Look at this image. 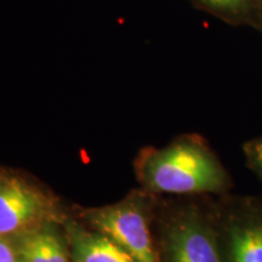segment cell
<instances>
[{"instance_id": "cell-11", "label": "cell", "mask_w": 262, "mask_h": 262, "mask_svg": "<svg viewBox=\"0 0 262 262\" xmlns=\"http://www.w3.org/2000/svg\"><path fill=\"white\" fill-rule=\"evenodd\" d=\"M255 28H257L258 31L262 33V5L260 10H258L257 14V18H256V24H255Z\"/></svg>"}, {"instance_id": "cell-7", "label": "cell", "mask_w": 262, "mask_h": 262, "mask_svg": "<svg viewBox=\"0 0 262 262\" xmlns=\"http://www.w3.org/2000/svg\"><path fill=\"white\" fill-rule=\"evenodd\" d=\"M196 9L232 26L255 27L262 0H189Z\"/></svg>"}, {"instance_id": "cell-4", "label": "cell", "mask_w": 262, "mask_h": 262, "mask_svg": "<svg viewBox=\"0 0 262 262\" xmlns=\"http://www.w3.org/2000/svg\"><path fill=\"white\" fill-rule=\"evenodd\" d=\"M166 248L170 262H222L215 234L194 214L182 215L171 222Z\"/></svg>"}, {"instance_id": "cell-8", "label": "cell", "mask_w": 262, "mask_h": 262, "mask_svg": "<svg viewBox=\"0 0 262 262\" xmlns=\"http://www.w3.org/2000/svg\"><path fill=\"white\" fill-rule=\"evenodd\" d=\"M21 257L25 262H68L60 238L49 231H32L26 235Z\"/></svg>"}, {"instance_id": "cell-2", "label": "cell", "mask_w": 262, "mask_h": 262, "mask_svg": "<svg viewBox=\"0 0 262 262\" xmlns=\"http://www.w3.org/2000/svg\"><path fill=\"white\" fill-rule=\"evenodd\" d=\"M89 219L101 233L120 245L135 262H159L142 208L124 202L94 210Z\"/></svg>"}, {"instance_id": "cell-1", "label": "cell", "mask_w": 262, "mask_h": 262, "mask_svg": "<svg viewBox=\"0 0 262 262\" xmlns=\"http://www.w3.org/2000/svg\"><path fill=\"white\" fill-rule=\"evenodd\" d=\"M149 189L163 193H215L227 188L228 176L210 149L196 140H180L147 155L140 166Z\"/></svg>"}, {"instance_id": "cell-6", "label": "cell", "mask_w": 262, "mask_h": 262, "mask_svg": "<svg viewBox=\"0 0 262 262\" xmlns=\"http://www.w3.org/2000/svg\"><path fill=\"white\" fill-rule=\"evenodd\" d=\"M71 237L75 262H135L120 245L104 234L73 229Z\"/></svg>"}, {"instance_id": "cell-3", "label": "cell", "mask_w": 262, "mask_h": 262, "mask_svg": "<svg viewBox=\"0 0 262 262\" xmlns=\"http://www.w3.org/2000/svg\"><path fill=\"white\" fill-rule=\"evenodd\" d=\"M49 216L50 205L38 189L15 178L0 179V235L28 231Z\"/></svg>"}, {"instance_id": "cell-9", "label": "cell", "mask_w": 262, "mask_h": 262, "mask_svg": "<svg viewBox=\"0 0 262 262\" xmlns=\"http://www.w3.org/2000/svg\"><path fill=\"white\" fill-rule=\"evenodd\" d=\"M244 155L250 168L262 179V136L249 141L244 146Z\"/></svg>"}, {"instance_id": "cell-12", "label": "cell", "mask_w": 262, "mask_h": 262, "mask_svg": "<svg viewBox=\"0 0 262 262\" xmlns=\"http://www.w3.org/2000/svg\"><path fill=\"white\" fill-rule=\"evenodd\" d=\"M19 262H25V261H22V260H19Z\"/></svg>"}, {"instance_id": "cell-5", "label": "cell", "mask_w": 262, "mask_h": 262, "mask_svg": "<svg viewBox=\"0 0 262 262\" xmlns=\"http://www.w3.org/2000/svg\"><path fill=\"white\" fill-rule=\"evenodd\" d=\"M226 247L231 262H262V214L243 212L231 219Z\"/></svg>"}, {"instance_id": "cell-10", "label": "cell", "mask_w": 262, "mask_h": 262, "mask_svg": "<svg viewBox=\"0 0 262 262\" xmlns=\"http://www.w3.org/2000/svg\"><path fill=\"white\" fill-rule=\"evenodd\" d=\"M0 262H19L15 249L4 238H0Z\"/></svg>"}]
</instances>
